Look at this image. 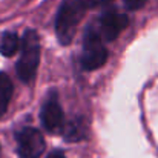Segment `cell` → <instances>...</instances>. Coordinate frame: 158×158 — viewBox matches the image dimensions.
Returning a JSON list of instances; mask_svg holds the SVG:
<instances>
[{
  "label": "cell",
  "mask_w": 158,
  "mask_h": 158,
  "mask_svg": "<svg viewBox=\"0 0 158 158\" xmlns=\"http://www.w3.org/2000/svg\"><path fill=\"white\" fill-rule=\"evenodd\" d=\"M88 9L86 0H63L55 15V34L60 45H71L80 22Z\"/></svg>",
  "instance_id": "1"
},
{
  "label": "cell",
  "mask_w": 158,
  "mask_h": 158,
  "mask_svg": "<svg viewBox=\"0 0 158 158\" xmlns=\"http://www.w3.org/2000/svg\"><path fill=\"white\" fill-rule=\"evenodd\" d=\"M40 61V39L35 29H26L22 37L20 57L17 61V75L23 83H31L37 74Z\"/></svg>",
  "instance_id": "2"
},
{
  "label": "cell",
  "mask_w": 158,
  "mask_h": 158,
  "mask_svg": "<svg viewBox=\"0 0 158 158\" xmlns=\"http://www.w3.org/2000/svg\"><path fill=\"white\" fill-rule=\"evenodd\" d=\"M107 61V49L103 45L100 32L91 25L83 37V54L80 58L83 71H95Z\"/></svg>",
  "instance_id": "3"
},
{
  "label": "cell",
  "mask_w": 158,
  "mask_h": 158,
  "mask_svg": "<svg viewBox=\"0 0 158 158\" xmlns=\"http://www.w3.org/2000/svg\"><path fill=\"white\" fill-rule=\"evenodd\" d=\"M17 154L20 158H40L45 151V138L35 127H23L15 134Z\"/></svg>",
  "instance_id": "4"
},
{
  "label": "cell",
  "mask_w": 158,
  "mask_h": 158,
  "mask_svg": "<svg viewBox=\"0 0 158 158\" xmlns=\"http://www.w3.org/2000/svg\"><path fill=\"white\" fill-rule=\"evenodd\" d=\"M40 120L43 127L51 134H63L64 131V118L63 109L58 102V95L55 91H51L45 100L40 110Z\"/></svg>",
  "instance_id": "5"
},
{
  "label": "cell",
  "mask_w": 158,
  "mask_h": 158,
  "mask_svg": "<svg viewBox=\"0 0 158 158\" xmlns=\"http://www.w3.org/2000/svg\"><path fill=\"white\" fill-rule=\"evenodd\" d=\"M100 29L102 35L106 42H114L117 37L127 28L129 17L123 12H118L117 9H107L100 17Z\"/></svg>",
  "instance_id": "6"
},
{
  "label": "cell",
  "mask_w": 158,
  "mask_h": 158,
  "mask_svg": "<svg viewBox=\"0 0 158 158\" xmlns=\"http://www.w3.org/2000/svg\"><path fill=\"white\" fill-rule=\"evenodd\" d=\"M12 92H14V86L11 78L8 77V74L0 72V118L8 110L9 102L12 98Z\"/></svg>",
  "instance_id": "7"
},
{
  "label": "cell",
  "mask_w": 158,
  "mask_h": 158,
  "mask_svg": "<svg viewBox=\"0 0 158 158\" xmlns=\"http://www.w3.org/2000/svg\"><path fill=\"white\" fill-rule=\"evenodd\" d=\"M20 45H22V40L19 39V35L15 32L6 31L0 37V54L5 57H12L14 54L19 52Z\"/></svg>",
  "instance_id": "8"
},
{
  "label": "cell",
  "mask_w": 158,
  "mask_h": 158,
  "mask_svg": "<svg viewBox=\"0 0 158 158\" xmlns=\"http://www.w3.org/2000/svg\"><path fill=\"white\" fill-rule=\"evenodd\" d=\"M63 135H64V140L66 141H80V140H85V137H86V124H85V121L81 118L72 120L68 126H64Z\"/></svg>",
  "instance_id": "9"
},
{
  "label": "cell",
  "mask_w": 158,
  "mask_h": 158,
  "mask_svg": "<svg viewBox=\"0 0 158 158\" xmlns=\"http://www.w3.org/2000/svg\"><path fill=\"white\" fill-rule=\"evenodd\" d=\"M148 0H124V6L129 11H137L140 8H143L146 5Z\"/></svg>",
  "instance_id": "10"
},
{
  "label": "cell",
  "mask_w": 158,
  "mask_h": 158,
  "mask_svg": "<svg viewBox=\"0 0 158 158\" xmlns=\"http://www.w3.org/2000/svg\"><path fill=\"white\" fill-rule=\"evenodd\" d=\"M86 2H88V6H91V8H97V6H103V5L110 3L112 0H86Z\"/></svg>",
  "instance_id": "11"
},
{
  "label": "cell",
  "mask_w": 158,
  "mask_h": 158,
  "mask_svg": "<svg viewBox=\"0 0 158 158\" xmlns=\"http://www.w3.org/2000/svg\"><path fill=\"white\" fill-rule=\"evenodd\" d=\"M46 158H66V157H64V154H63L61 151H58V149H57V151H52V152H51Z\"/></svg>",
  "instance_id": "12"
},
{
  "label": "cell",
  "mask_w": 158,
  "mask_h": 158,
  "mask_svg": "<svg viewBox=\"0 0 158 158\" xmlns=\"http://www.w3.org/2000/svg\"><path fill=\"white\" fill-rule=\"evenodd\" d=\"M0 155H2V148H0Z\"/></svg>",
  "instance_id": "13"
}]
</instances>
